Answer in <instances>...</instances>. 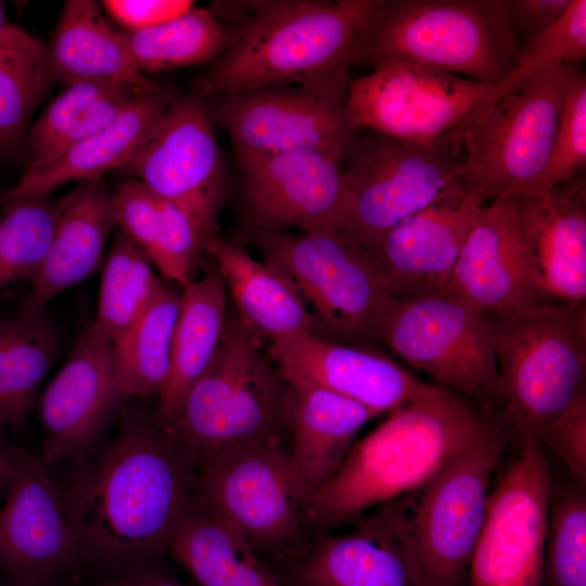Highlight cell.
Instances as JSON below:
<instances>
[{
	"label": "cell",
	"mask_w": 586,
	"mask_h": 586,
	"mask_svg": "<svg viewBox=\"0 0 586 586\" xmlns=\"http://www.w3.org/2000/svg\"><path fill=\"white\" fill-rule=\"evenodd\" d=\"M59 485L87 563L113 571L155 563L194 508V466L169 435L136 411L112 440L84 454Z\"/></svg>",
	"instance_id": "1"
},
{
	"label": "cell",
	"mask_w": 586,
	"mask_h": 586,
	"mask_svg": "<svg viewBox=\"0 0 586 586\" xmlns=\"http://www.w3.org/2000/svg\"><path fill=\"white\" fill-rule=\"evenodd\" d=\"M381 0L221 1L230 29L222 53L196 81L204 99L277 85L348 79L357 39Z\"/></svg>",
	"instance_id": "2"
},
{
	"label": "cell",
	"mask_w": 586,
	"mask_h": 586,
	"mask_svg": "<svg viewBox=\"0 0 586 586\" xmlns=\"http://www.w3.org/2000/svg\"><path fill=\"white\" fill-rule=\"evenodd\" d=\"M492 421L464 398L437 386L388 412L352 446L334 476L306 505L308 528L326 532L417 491Z\"/></svg>",
	"instance_id": "3"
},
{
	"label": "cell",
	"mask_w": 586,
	"mask_h": 586,
	"mask_svg": "<svg viewBox=\"0 0 586 586\" xmlns=\"http://www.w3.org/2000/svg\"><path fill=\"white\" fill-rule=\"evenodd\" d=\"M491 320L506 419L520 438L550 447L586 410L585 303Z\"/></svg>",
	"instance_id": "4"
},
{
	"label": "cell",
	"mask_w": 586,
	"mask_h": 586,
	"mask_svg": "<svg viewBox=\"0 0 586 586\" xmlns=\"http://www.w3.org/2000/svg\"><path fill=\"white\" fill-rule=\"evenodd\" d=\"M264 341L228 316L219 347L164 431L195 467L289 431L291 385L263 352Z\"/></svg>",
	"instance_id": "5"
},
{
	"label": "cell",
	"mask_w": 586,
	"mask_h": 586,
	"mask_svg": "<svg viewBox=\"0 0 586 586\" xmlns=\"http://www.w3.org/2000/svg\"><path fill=\"white\" fill-rule=\"evenodd\" d=\"M519 49L502 0H381L353 64L412 63L498 85Z\"/></svg>",
	"instance_id": "6"
},
{
	"label": "cell",
	"mask_w": 586,
	"mask_h": 586,
	"mask_svg": "<svg viewBox=\"0 0 586 586\" xmlns=\"http://www.w3.org/2000/svg\"><path fill=\"white\" fill-rule=\"evenodd\" d=\"M461 153L357 129L342 160L336 231L366 251L421 209L460 202Z\"/></svg>",
	"instance_id": "7"
},
{
	"label": "cell",
	"mask_w": 586,
	"mask_h": 586,
	"mask_svg": "<svg viewBox=\"0 0 586 586\" xmlns=\"http://www.w3.org/2000/svg\"><path fill=\"white\" fill-rule=\"evenodd\" d=\"M578 72V63L560 65L480 109L461 137L457 174L467 195L481 205L536 198L562 103Z\"/></svg>",
	"instance_id": "8"
},
{
	"label": "cell",
	"mask_w": 586,
	"mask_h": 586,
	"mask_svg": "<svg viewBox=\"0 0 586 586\" xmlns=\"http://www.w3.org/2000/svg\"><path fill=\"white\" fill-rule=\"evenodd\" d=\"M507 438L493 419L422 487L386 502L423 586H458L482 531L487 484Z\"/></svg>",
	"instance_id": "9"
},
{
	"label": "cell",
	"mask_w": 586,
	"mask_h": 586,
	"mask_svg": "<svg viewBox=\"0 0 586 586\" xmlns=\"http://www.w3.org/2000/svg\"><path fill=\"white\" fill-rule=\"evenodd\" d=\"M194 505L239 531L270 565L308 545L305 501L281 438L235 447L200 462Z\"/></svg>",
	"instance_id": "10"
},
{
	"label": "cell",
	"mask_w": 586,
	"mask_h": 586,
	"mask_svg": "<svg viewBox=\"0 0 586 586\" xmlns=\"http://www.w3.org/2000/svg\"><path fill=\"white\" fill-rule=\"evenodd\" d=\"M436 386L476 403L484 413L504 405L491 318L445 290L394 298L374 333Z\"/></svg>",
	"instance_id": "11"
},
{
	"label": "cell",
	"mask_w": 586,
	"mask_h": 586,
	"mask_svg": "<svg viewBox=\"0 0 586 586\" xmlns=\"http://www.w3.org/2000/svg\"><path fill=\"white\" fill-rule=\"evenodd\" d=\"M494 88L412 63H382L349 81L346 119L353 129L462 151V133Z\"/></svg>",
	"instance_id": "12"
},
{
	"label": "cell",
	"mask_w": 586,
	"mask_h": 586,
	"mask_svg": "<svg viewBox=\"0 0 586 586\" xmlns=\"http://www.w3.org/2000/svg\"><path fill=\"white\" fill-rule=\"evenodd\" d=\"M263 262L286 276L322 324L346 337H374L394 300L369 255L336 230L292 233L251 228Z\"/></svg>",
	"instance_id": "13"
},
{
	"label": "cell",
	"mask_w": 586,
	"mask_h": 586,
	"mask_svg": "<svg viewBox=\"0 0 586 586\" xmlns=\"http://www.w3.org/2000/svg\"><path fill=\"white\" fill-rule=\"evenodd\" d=\"M351 79L322 85H277L213 98L214 123L234 152L346 151L357 129L346 119Z\"/></svg>",
	"instance_id": "14"
},
{
	"label": "cell",
	"mask_w": 586,
	"mask_h": 586,
	"mask_svg": "<svg viewBox=\"0 0 586 586\" xmlns=\"http://www.w3.org/2000/svg\"><path fill=\"white\" fill-rule=\"evenodd\" d=\"M551 494L540 445L521 437L515 460L488 496L470 560L471 586H539Z\"/></svg>",
	"instance_id": "15"
},
{
	"label": "cell",
	"mask_w": 586,
	"mask_h": 586,
	"mask_svg": "<svg viewBox=\"0 0 586 586\" xmlns=\"http://www.w3.org/2000/svg\"><path fill=\"white\" fill-rule=\"evenodd\" d=\"M7 499L0 510V571L21 586H55L87 563L59 485L39 456L8 448Z\"/></svg>",
	"instance_id": "16"
},
{
	"label": "cell",
	"mask_w": 586,
	"mask_h": 586,
	"mask_svg": "<svg viewBox=\"0 0 586 586\" xmlns=\"http://www.w3.org/2000/svg\"><path fill=\"white\" fill-rule=\"evenodd\" d=\"M211 106L195 92L171 99L167 112L120 171L186 212L215 234L224 168Z\"/></svg>",
	"instance_id": "17"
},
{
	"label": "cell",
	"mask_w": 586,
	"mask_h": 586,
	"mask_svg": "<svg viewBox=\"0 0 586 586\" xmlns=\"http://www.w3.org/2000/svg\"><path fill=\"white\" fill-rule=\"evenodd\" d=\"M443 290L489 318L555 303L542 286L517 196L480 207Z\"/></svg>",
	"instance_id": "18"
},
{
	"label": "cell",
	"mask_w": 586,
	"mask_h": 586,
	"mask_svg": "<svg viewBox=\"0 0 586 586\" xmlns=\"http://www.w3.org/2000/svg\"><path fill=\"white\" fill-rule=\"evenodd\" d=\"M345 151L234 152L253 229L336 230Z\"/></svg>",
	"instance_id": "19"
},
{
	"label": "cell",
	"mask_w": 586,
	"mask_h": 586,
	"mask_svg": "<svg viewBox=\"0 0 586 586\" xmlns=\"http://www.w3.org/2000/svg\"><path fill=\"white\" fill-rule=\"evenodd\" d=\"M341 535L316 533L296 557L275 564L285 586H423L388 509L381 505Z\"/></svg>",
	"instance_id": "20"
},
{
	"label": "cell",
	"mask_w": 586,
	"mask_h": 586,
	"mask_svg": "<svg viewBox=\"0 0 586 586\" xmlns=\"http://www.w3.org/2000/svg\"><path fill=\"white\" fill-rule=\"evenodd\" d=\"M112 344L88 327L46 388L40 407L44 438L39 457L47 467L87 453L123 399Z\"/></svg>",
	"instance_id": "21"
},
{
	"label": "cell",
	"mask_w": 586,
	"mask_h": 586,
	"mask_svg": "<svg viewBox=\"0 0 586 586\" xmlns=\"http://www.w3.org/2000/svg\"><path fill=\"white\" fill-rule=\"evenodd\" d=\"M266 351L286 380L323 387L377 415L409 404L436 386L379 352L333 343L314 332L270 343Z\"/></svg>",
	"instance_id": "22"
},
{
	"label": "cell",
	"mask_w": 586,
	"mask_h": 586,
	"mask_svg": "<svg viewBox=\"0 0 586 586\" xmlns=\"http://www.w3.org/2000/svg\"><path fill=\"white\" fill-rule=\"evenodd\" d=\"M483 206L466 194L407 217L365 252L394 298L406 301L444 289Z\"/></svg>",
	"instance_id": "23"
},
{
	"label": "cell",
	"mask_w": 586,
	"mask_h": 586,
	"mask_svg": "<svg viewBox=\"0 0 586 586\" xmlns=\"http://www.w3.org/2000/svg\"><path fill=\"white\" fill-rule=\"evenodd\" d=\"M575 176L540 198L517 196L542 286L569 305L586 298V189Z\"/></svg>",
	"instance_id": "24"
},
{
	"label": "cell",
	"mask_w": 586,
	"mask_h": 586,
	"mask_svg": "<svg viewBox=\"0 0 586 586\" xmlns=\"http://www.w3.org/2000/svg\"><path fill=\"white\" fill-rule=\"evenodd\" d=\"M288 381L292 434L288 457L306 507L337 472L359 430L378 415L323 387Z\"/></svg>",
	"instance_id": "25"
},
{
	"label": "cell",
	"mask_w": 586,
	"mask_h": 586,
	"mask_svg": "<svg viewBox=\"0 0 586 586\" xmlns=\"http://www.w3.org/2000/svg\"><path fill=\"white\" fill-rule=\"evenodd\" d=\"M114 225L113 192L102 178L80 181L59 200L52 241L23 313L42 314L55 295L95 272Z\"/></svg>",
	"instance_id": "26"
},
{
	"label": "cell",
	"mask_w": 586,
	"mask_h": 586,
	"mask_svg": "<svg viewBox=\"0 0 586 586\" xmlns=\"http://www.w3.org/2000/svg\"><path fill=\"white\" fill-rule=\"evenodd\" d=\"M171 98L141 91L106 127L49 160L31 163L5 196L49 195L71 181L92 180L123 166L163 120Z\"/></svg>",
	"instance_id": "27"
},
{
	"label": "cell",
	"mask_w": 586,
	"mask_h": 586,
	"mask_svg": "<svg viewBox=\"0 0 586 586\" xmlns=\"http://www.w3.org/2000/svg\"><path fill=\"white\" fill-rule=\"evenodd\" d=\"M205 251L215 258L239 318L258 337L273 343L314 332L317 319L286 276L216 234Z\"/></svg>",
	"instance_id": "28"
},
{
	"label": "cell",
	"mask_w": 586,
	"mask_h": 586,
	"mask_svg": "<svg viewBox=\"0 0 586 586\" xmlns=\"http://www.w3.org/2000/svg\"><path fill=\"white\" fill-rule=\"evenodd\" d=\"M173 334L170 366L158 393L155 423L167 429L192 385L212 362L228 319L226 283L218 270L182 288Z\"/></svg>",
	"instance_id": "29"
},
{
	"label": "cell",
	"mask_w": 586,
	"mask_h": 586,
	"mask_svg": "<svg viewBox=\"0 0 586 586\" xmlns=\"http://www.w3.org/2000/svg\"><path fill=\"white\" fill-rule=\"evenodd\" d=\"M51 81L67 86L84 80L135 85L166 92L133 65L120 33L113 31L93 0L64 3L58 27L47 47Z\"/></svg>",
	"instance_id": "30"
},
{
	"label": "cell",
	"mask_w": 586,
	"mask_h": 586,
	"mask_svg": "<svg viewBox=\"0 0 586 586\" xmlns=\"http://www.w3.org/2000/svg\"><path fill=\"white\" fill-rule=\"evenodd\" d=\"M169 553L198 586H285L239 531L195 505Z\"/></svg>",
	"instance_id": "31"
},
{
	"label": "cell",
	"mask_w": 586,
	"mask_h": 586,
	"mask_svg": "<svg viewBox=\"0 0 586 586\" xmlns=\"http://www.w3.org/2000/svg\"><path fill=\"white\" fill-rule=\"evenodd\" d=\"M143 89L127 82L77 81L55 98L27 133L29 164L51 158L111 124Z\"/></svg>",
	"instance_id": "32"
},
{
	"label": "cell",
	"mask_w": 586,
	"mask_h": 586,
	"mask_svg": "<svg viewBox=\"0 0 586 586\" xmlns=\"http://www.w3.org/2000/svg\"><path fill=\"white\" fill-rule=\"evenodd\" d=\"M181 293L163 285L146 311L113 341V364L123 398L162 390L170 366L174 329Z\"/></svg>",
	"instance_id": "33"
},
{
	"label": "cell",
	"mask_w": 586,
	"mask_h": 586,
	"mask_svg": "<svg viewBox=\"0 0 586 586\" xmlns=\"http://www.w3.org/2000/svg\"><path fill=\"white\" fill-rule=\"evenodd\" d=\"M55 336L42 314L0 319V418L22 425L55 355Z\"/></svg>",
	"instance_id": "34"
},
{
	"label": "cell",
	"mask_w": 586,
	"mask_h": 586,
	"mask_svg": "<svg viewBox=\"0 0 586 586\" xmlns=\"http://www.w3.org/2000/svg\"><path fill=\"white\" fill-rule=\"evenodd\" d=\"M120 34L141 73L213 63L230 38L229 26L205 8H192L161 25Z\"/></svg>",
	"instance_id": "35"
},
{
	"label": "cell",
	"mask_w": 586,
	"mask_h": 586,
	"mask_svg": "<svg viewBox=\"0 0 586 586\" xmlns=\"http://www.w3.org/2000/svg\"><path fill=\"white\" fill-rule=\"evenodd\" d=\"M163 285L143 251L119 232L104 265L91 328L113 342L146 311Z\"/></svg>",
	"instance_id": "36"
},
{
	"label": "cell",
	"mask_w": 586,
	"mask_h": 586,
	"mask_svg": "<svg viewBox=\"0 0 586 586\" xmlns=\"http://www.w3.org/2000/svg\"><path fill=\"white\" fill-rule=\"evenodd\" d=\"M52 82L47 47L28 33L0 40V150L26 143L30 117Z\"/></svg>",
	"instance_id": "37"
},
{
	"label": "cell",
	"mask_w": 586,
	"mask_h": 586,
	"mask_svg": "<svg viewBox=\"0 0 586 586\" xmlns=\"http://www.w3.org/2000/svg\"><path fill=\"white\" fill-rule=\"evenodd\" d=\"M0 217V290L31 281L49 251L58 215V201L49 195L5 196Z\"/></svg>",
	"instance_id": "38"
},
{
	"label": "cell",
	"mask_w": 586,
	"mask_h": 586,
	"mask_svg": "<svg viewBox=\"0 0 586 586\" xmlns=\"http://www.w3.org/2000/svg\"><path fill=\"white\" fill-rule=\"evenodd\" d=\"M586 58V1L572 0L565 13L546 30L519 49L514 64L487 101L520 88L537 76L566 63Z\"/></svg>",
	"instance_id": "39"
},
{
	"label": "cell",
	"mask_w": 586,
	"mask_h": 586,
	"mask_svg": "<svg viewBox=\"0 0 586 586\" xmlns=\"http://www.w3.org/2000/svg\"><path fill=\"white\" fill-rule=\"evenodd\" d=\"M581 486L550 494L543 566L547 586H586V499Z\"/></svg>",
	"instance_id": "40"
},
{
	"label": "cell",
	"mask_w": 586,
	"mask_h": 586,
	"mask_svg": "<svg viewBox=\"0 0 586 586\" xmlns=\"http://www.w3.org/2000/svg\"><path fill=\"white\" fill-rule=\"evenodd\" d=\"M586 165V76L581 71L561 106L546 167L538 180L540 198L577 175Z\"/></svg>",
	"instance_id": "41"
},
{
	"label": "cell",
	"mask_w": 586,
	"mask_h": 586,
	"mask_svg": "<svg viewBox=\"0 0 586 586\" xmlns=\"http://www.w3.org/2000/svg\"><path fill=\"white\" fill-rule=\"evenodd\" d=\"M107 12L130 31L150 28L181 16L193 8L189 0H106Z\"/></svg>",
	"instance_id": "42"
},
{
	"label": "cell",
	"mask_w": 586,
	"mask_h": 586,
	"mask_svg": "<svg viewBox=\"0 0 586 586\" xmlns=\"http://www.w3.org/2000/svg\"><path fill=\"white\" fill-rule=\"evenodd\" d=\"M571 3L572 0H502L514 38L518 41L522 36L525 42L559 21Z\"/></svg>",
	"instance_id": "43"
},
{
	"label": "cell",
	"mask_w": 586,
	"mask_h": 586,
	"mask_svg": "<svg viewBox=\"0 0 586 586\" xmlns=\"http://www.w3.org/2000/svg\"><path fill=\"white\" fill-rule=\"evenodd\" d=\"M85 586H187L156 563L113 571Z\"/></svg>",
	"instance_id": "44"
},
{
	"label": "cell",
	"mask_w": 586,
	"mask_h": 586,
	"mask_svg": "<svg viewBox=\"0 0 586 586\" xmlns=\"http://www.w3.org/2000/svg\"><path fill=\"white\" fill-rule=\"evenodd\" d=\"M26 34L25 30L15 26L8 20L4 9L0 3V40L20 38Z\"/></svg>",
	"instance_id": "45"
},
{
	"label": "cell",
	"mask_w": 586,
	"mask_h": 586,
	"mask_svg": "<svg viewBox=\"0 0 586 586\" xmlns=\"http://www.w3.org/2000/svg\"><path fill=\"white\" fill-rule=\"evenodd\" d=\"M4 422L0 418V493L5 491L8 483L9 463H8V448L4 447L2 441V430Z\"/></svg>",
	"instance_id": "46"
},
{
	"label": "cell",
	"mask_w": 586,
	"mask_h": 586,
	"mask_svg": "<svg viewBox=\"0 0 586 586\" xmlns=\"http://www.w3.org/2000/svg\"><path fill=\"white\" fill-rule=\"evenodd\" d=\"M0 586H21V585H17V584H14V583L10 582V583H7V584L0 583ZM55 586H58V585H55Z\"/></svg>",
	"instance_id": "47"
}]
</instances>
